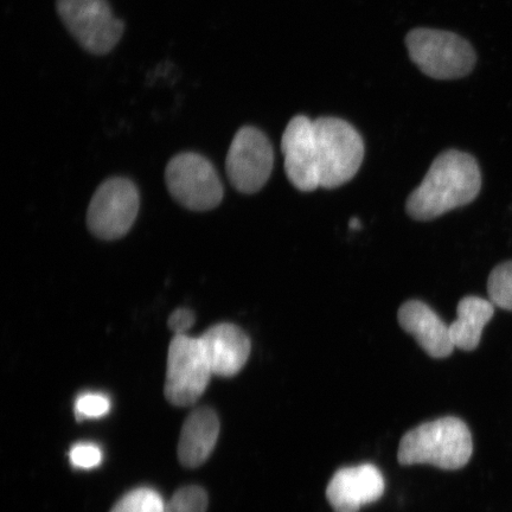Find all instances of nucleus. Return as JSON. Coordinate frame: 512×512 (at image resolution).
<instances>
[{
    "instance_id": "obj_18",
    "label": "nucleus",
    "mask_w": 512,
    "mask_h": 512,
    "mask_svg": "<svg viewBox=\"0 0 512 512\" xmlns=\"http://www.w3.org/2000/svg\"><path fill=\"white\" fill-rule=\"evenodd\" d=\"M208 495L201 486H184L175 492L168 503H165L164 512H207Z\"/></svg>"
},
{
    "instance_id": "obj_21",
    "label": "nucleus",
    "mask_w": 512,
    "mask_h": 512,
    "mask_svg": "<svg viewBox=\"0 0 512 512\" xmlns=\"http://www.w3.org/2000/svg\"><path fill=\"white\" fill-rule=\"evenodd\" d=\"M195 313L188 309H178L169 318V328L176 335H187L195 324Z\"/></svg>"
},
{
    "instance_id": "obj_1",
    "label": "nucleus",
    "mask_w": 512,
    "mask_h": 512,
    "mask_svg": "<svg viewBox=\"0 0 512 512\" xmlns=\"http://www.w3.org/2000/svg\"><path fill=\"white\" fill-rule=\"evenodd\" d=\"M482 188L477 160L448 150L434 159L424 181L408 197L406 209L418 221H431L476 200Z\"/></svg>"
},
{
    "instance_id": "obj_13",
    "label": "nucleus",
    "mask_w": 512,
    "mask_h": 512,
    "mask_svg": "<svg viewBox=\"0 0 512 512\" xmlns=\"http://www.w3.org/2000/svg\"><path fill=\"white\" fill-rule=\"evenodd\" d=\"M401 328L412 335L426 354L433 358H445L456 349L446 325L430 306L420 300H409L398 313Z\"/></svg>"
},
{
    "instance_id": "obj_19",
    "label": "nucleus",
    "mask_w": 512,
    "mask_h": 512,
    "mask_svg": "<svg viewBox=\"0 0 512 512\" xmlns=\"http://www.w3.org/2000/svg\"><path fill=\"white\" fill-rule=\"evenodd\" d=\"M110 408V399L99 393L82 394L75 403V413L78 419L100 418V416L107 414Z\"/></svg>"
},
{
    "instance_id": "obj_22",
    "label": "nucleus",
    "mask_w": 512,
    "mask_h": 512,
    "mask_svg": "<svg viewBox=\"0 0 512 512\" xmlns=\"http://www.w3.org/2000/svg\"><path fill=\"white\" fill-rule=\"evenodd\" d=\"M360 226H361V223H360V221H358L357 219H351V220H350V227H351L352 229H356V228H358V227H360Z\"/></svg>"
},
{
    "instance_id": "obj_8",
    "label": "nucleus",
    "mask_w": 512,
    "mask_h": 512,
    "mask_svg": "<svg viewBox=\"0 0 512 512\" xmlns=\"http://www.w3.org/2000/svg\"><path fill=\"white\" fill-rule=\"evenodd\" d=\"M139 211V192L125 178L102 183L89 203L87 224L102 240L123 238L133 226Z\"/></svg>"
},
{
    "instance_id": "obj_2",
    "label": "nucleus",
    "mask_w": 512,
    "mask_h": 512,
    "mask_svg": "<svg viewBox=\"0 0 512 512\" xmlns=\"http://www.w3.org/2000/svg\"><path fill=\"white\" fill-rule=\"evenodd\" d=\"M473 452L469 427L447 416L426 422L402 438L398 459L402 465L428 464L443 470L462 469Z\"/></svg>"
},
{
    "instance_id": "obj_10",
    "label": "nucleus",
    "mask_w": 512,
    "mask_h": 512,
    "mask_svg": "<svg viewBox=\"0 0 512 512\" xmlns=\"http://www.w3.org/2000/svg\"><path fill=\"white\" fill-rule=\"evenodd\" d=\"M384 492L382 473L373 464L344 467L332 477L326 498L335 512H360L379 501Z\"/></svg>"
},
{
    "instance_id": "obj_15",
    "label": "nucleus",
    "mask_w": 512,
    "mask_h": 512,
    "mask_svg": "<svg viewBox=\"0 0 512 512\" xmlns=\"http://www.w3.org/2000/svg\"><path fill=\"white\" fill-rule=\"evenodd\" d=\"M495 316V305L480 297H465L457 307V319L450 325L454 347L472 351L477 349L486 325Z\"/></svg>"
},
{
    "instance_id": "obj_20",
    "label": "nucleus",
    "mask_w": 512,
    "mask_h": 512,
    "mask_svg": "<svg viewBox=\"0 0 512 512\" xmlns=\"http://www.w3.org/2000/svg\"><path fill=\"white\" fill-rule=\"evenodd\" d=\"M69 457L74 466L92 469L101 463L102 453L100 448L93 444H79L70 450Z\"/></svg>"
},
{
    "instance_id": "obj_11",
    "label": "nucleus",
    "mask_w": 512,
    "mask_h": 512,
    "mask_svg": "<svg viewBox=\"0 0 512 512\" xmlns=\"http://www.w3.org/2000/svg\"><path fill=\"white\" fill-rule=\"evenodd\" d=\"M281 151L287 178L294 187L305 192L320 187L310 118L298 115L288 123L281 139Z\"/></svg>"
},
{
    "instance_id": "obj_5",
    "label": "nucleus",
    "mask_w": 512,
    "mask_h": 512,
    "mask_svg": "<svg viewBox=\"0 0 512 512\" xmlns=\"http://www.w3.org/2000/svg\"><path fill=\"white\" fill-rule=\"evenodd\" d=\"M56 11L70 35L93 55L110 53L124 35L125 24L107 0H56Z\"/></svg>"
},
{
    "instance_id": "obj_12",
    "label": "nucleus",
    "mask_w": 512,
    "mask_h": 512,
    "mask_svg": "<svg viewBox=\"0 0 512 512\" xmlns=\"http://www.w3.org/2000/svg\"><path fill=\"white\" fill-rule=\"evenodd\" d=\"M211 371L214 375L230 377L240 373L251 355V341L239 326H211L200 337Z\"/></svg>"
},
{
    "instance_id": "obj_9",
    "label": "nucleus",
    "mask_w": 512,
    "mask_h": 512,
    "mask_svg": "<svg viewBox=\"0 0 512 512\" xmlns=\"http://www.w3.org/2000/svg\"><path fill=\"white\" fill-rule=\"evenodd\" d=\"M274 165L273 146L258 128L245 126L230 144L226 170L230 183L243 194L258 192L270 179Z\"/></svg>"
},
{
    "instance_id": "obj_16",
    "label": "nucleus",
    "mask_w": 512,
    "mask_h": 512,
    "mask_svg": "<svg viewBox=\"0 0 512 512\" xmlns=\"http://www.w3.org/2000/svg\"><path fill=\"white\" fill-rule=\"evenodd\" d=\"M165 503L157 491L139 488L128 492L111 512H164Z\"/></svg>"
},
{
    "instance_id": "obj_6",
    "label": "nucleus",
    "mask_w": 512,
    "mask_h": 512,
    "mask_svg": "<svg viewBox=\"0 0 512 512\" xmlns=\"http://www.w3.org/2000/svg\"><path fill=\"white\" fill-rule=\"evenodd\" d=\"M211 375L200 338L176 335L171 339L164 394L172 405H194L206 392Z\"/></svg>"
},
{
    "instance_id": "obj_7",
    "label": "nucleus",
    "mask_w": 512,
    "mask_h": 512,
    "mask_svg": "<svg viewBox=\"0 0 512 512\" xmlns=\"http://www.w3.org/2000/svg\"><path fill=\"white\" fill-rule=\"evenodd\" d=\"M165 182L175 200L191 210L214 209L223 198L221 179L214 165L198 153H179L172 158L166 166Z\"/></svg>"
},
{
    "instance_id": "obj_3",
    "label": "nucleus",
    "mask_w": 512,
    "mask_h": 512,
    "mask_svg": "<svg viewBox=\"0 0 512 512\" xmlns=\"http://www.w3.org/2000/svg\"><path fill=\"white\" fill-rule=\"evenodd\" d=\"M312 133L320 187L334 189L354 178L364 158L356 128L342 119L319 118L312 120Z\"/></svg>"
},
{
    "instance_id": "obj_14",
    "label": "nucleus",
    "mask_w": 512,
    "mask_h": 512,
    "mask_svg": "<svg viewBox=\"0 0 512 512\" xmlns=\"http://www.w3.org/2000/svg\"><path fill=\"white\" fill-rule=\"evenodd\" d=\"M220 420L214 409H195L185 420L179 437L178 459L185 467H198L207 462L219 439Z\"/></svg>"
},
{
    "instance_id": "obj_17",
    "label": "nucleus",
    "mask_w": 512,
    "mask_h": 512,
    "mask_svg": "<svg viewBox=\"0 0 512 512\" xmlns=\"http://www.w3.org/2000/svg\"><path fill=\"white\" fill-rule=\"evenodd\" d=\"M488 292L492 304L512 311V261L503 262L491 272Z\"/></svg>"
},
{
    "instance_id": "obj_4",
    "label": "nucleus",
    "mask_w": 512,
    "mask_h": 512,
    "mask_svg": "<svg viewBox=\"0 0 512 512\" xmlns=\"http://www.w3.org/2000/svg\"><path fill=\"white\" fill-rule=\"evenodd\" d=\"M406 44L413 62L432 79L464 78L476 64L471 44L450 31L415 29L407 35Z\"/></svg>"
}]
</instances>
